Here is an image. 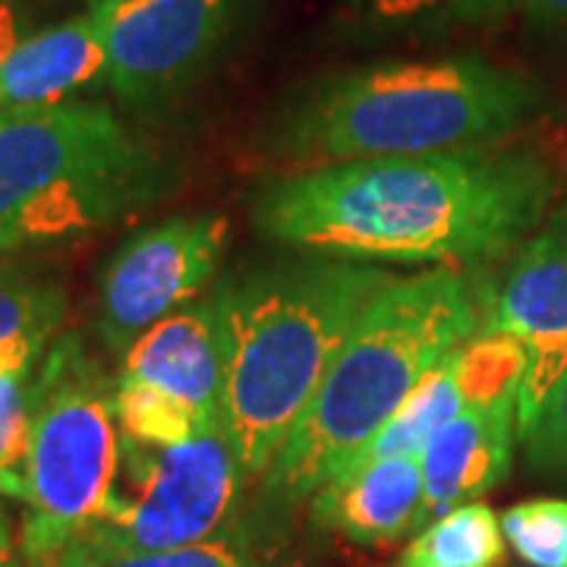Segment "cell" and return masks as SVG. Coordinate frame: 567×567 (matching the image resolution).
<instances>
[{
  "mask_svg": "<svg viewBox=\"0 0 567 567\" xmlns=\"http://www.w3.org/2000/svg\"><path fill=\"white\" fill-rule=\"evenodd\" d=\"M558 199L555 167L527 145H480L287 171L256 189L271 244L369 265L505 262Z\"/></svg>",
  "mask_w": 567,
  "mask_h": 567,
  "instance_id": "1",
  "label": "cell"
},
{
  "mask_svg": "<svg viewBox=\"0 0 567 567\" xmlns=\"http://www.w3.org/2000/svg\"><path fill=\"white\" fill-rule=\"evenodd\" d=\"M391 278L382 265L300 252L212 293L221 319V429L249 480L262 483L360 312Z\"/></svg>",
  "mask_w": 567,
  "mask_h": 567,
  "instance_id": "2",
  "label": "cell"
},
{
  "mask_svg": "<svg viewBox=\"0 0 567 567\" xmlns=\"http://www.w3.org/2000/svg\"><path fill=\"white\" fill-rule=\"evenodd\" d=\"M480 324L483 281H473L464 268L394 275L360 312L265 473L259 505L284 517L309 502Z\"/></svg>",
  "mask_w": 567,
  "mask_h": 567,
  "instance_id": "3",
  "label": "cell"
},
{
  "mask_svg": "<svg viewBox=\"0 0 567 567\" xmlns=\"http://www.w3.org/2000/svg\"><path fill=\"white\" fill-rule=\"evenodd\" d=\"M539 107L536 82L461 54L312 82L275 123L271 155L300 167L498 145Z\"/></svg>",
  "mask_w": 567,
  "mask_h": 567,
  "instance_id": "4",
  "label": "cell"
},
{
  "mask_svg": "<svg viewBox=\"0 0 567 567\" xmlns=\"http://www.w3.org/2000/svg\"><path fill=\"white\" fill-rule=\"evenodd\" d=\"M158 152L104 104L0 114V252L80 240L148 205Z\"/></svg>",
  "mask_w": 567,
  "mask_h": 567,
  "instance_id": "5",
  "label": "cell"
},
{
  "mask_svg": "<svg viewBox=\"0 0 567 567\" xmlns=\"http://www.w3.org/2000/svg\"><path fill=\"white\" fill-rule=\"evenodd\" d=\"M121 466L114 379L76 331L61 334L32 372L29 502L20 551L54 567L107 507Z\"/></svg>",
  "mask_w": 567,
  "mask_h": 567,
  "instance_id": "6",
  "label": "cell"
},
{
  "mask_svg": "<svg viewBox=\"0 0 567 567\" xmlns=\"http://www.w3.org/2000/svg\"><path fill=\"white\" fill-rule=\"evenodd\" d=\"M249 483L221 425L171 447L121 432L107 507L54 567H114L205 543L244 517Z\"/></svg>",
  "mask_w": 567,
  "mask_h": 567,
  "instance_id": "7",
  "label": "cell"
},
{
  "mask_svg": "<svg viewBox=\"0 0 567 567\" xmlns=\"http://www.w3.org/2000/svg\"><path fill=\"white\" fill-rule=\"evenodd\" d=\"M227 234L224 215L193 212L148 224L117 246L95 297L102 344L123 357L148 328L193 303L221 268Z\"/></svg>",
  "mask_w": 567,
  "mask_h": 567,
  "instance_id": "8",
  "label": "cell"
},
{
  "mask_svg": "<svg viewBox=\"0 0 567 567\" xmlns=\"http://www.w3.org/2000/svg\"><path fill=\"white\" fill-rule=\"evenodd\" d=\"M240 0H95L107 85L126 107L177 102L218 51Z\"/></svg>",
  "mask_w": 567,
  "mask_h": 567,
  "instance_id": "9",
  "label": "cell"
},
{
  "mask_svg": "<svg viewBox=\"0 0 567 567\" xmlns=\"http://www.w3.org/2000/svg\"><path fill=\"white\" fill-rule=\"evenodd\" d=\"M480 331L527 344L529 363L517 398V435L567 372V199L555 203L502 265L483 281Z\"/></svg>",
  "mask_w": 567,
  "mask_h": 567,
  "instance_id": "10",
  "label": "cell"
},
{
  "mask_svg": "<svg viewBox=\"0 0 567 567\" xmlns=\"http://www.w3.org/2000/svg\"><path fill=\"white\" fill-rule=\"evenodd\" d=\"M117 379L145 388L203 432L221 425L224 353L215 297L193 300L148 328L121 357Z\"/></svg>",
  "mask_w": 567,
  "mask_h": 567,
  "instance_id": "11",
  "label": "cell"
},
{
  "mask_svg": "<svg viewBox=\"0 0 567 567\" xmlns=\"http://www.w3.org/2000/svg\"><path fill=\"white\" fill-rule=\"evenodd\" d=\"M517 439V398L466 404L420 451L423 511L420 529L454 507L483 502L505 483Z\"/></svg>",
  "mask_w": 567,
  "mask_h": 567,
  "instance_id": "12",
  "label": "cell"
},
{
  "mask_svg": "<svg viewBox=\"0 0 567 567\" xmlns=\"http://www.w3.org/2000/svg\"><path fill=\"white\" fill-rule=\"evenodd\" d=\"M423 464L420 454L388 457L328 480L309 498L316 527L353 546H385L420 529Z\"/></svg>",
  "mask_w": 567,
  "mask_h": 567,
  "instance_id": "13",
  "label": "cell"
},
{
  "mask_svg": "<svg viewBox=\"0 0 567 567\" xmlns=\"http://www.w3.org/2000/svg\"><path fill=\"white\" fill-rule=\"evenodd\" d=\"M107 82V48L99 17L44 25L0 63V114L70 102L82 89Z\"/></svg>",
  "mask_w": 567,
  "mask_h": 567,
  "instance_id": "14",
  "label": "cell"
},
{
  "mask_svg": "<svg viewBox=\"0 0 567 567\" xmlns=\"http://www.w3.org/2000/svg\"><path fill=\"white\" fill-rule=\"evenodd\" d=\"M464 406L466 394L464 382H461V347H457L447 360H442V365L425 379L423 385L406 398L401 410L375 435H369L363 445L357 447L328 480L353 473V470L375 464V461L420 454L425 442L435 435V429H442Z\"/></svg>",
  "mask_w": 567,
  "mask_h": 567,
  "instance_id": "15",
  "label": "cell"
},
{
  "mask_svg": "<svg viewBox=\"0 0 567 567\" xmlns=\"http://www.w3.org/2000/svg\"><path fill=\"white\" fill-rule=\"evenodd\" d=\"M66 293L54 278L25 265L0 262V357L39 365L44 350L61 338Z\"/></svg>",
  "mask_w": 567,
  "mask_h": 567,
  "instance_id": "16",
  "label": "cell"
},
{
  "mask_svg": "<svg viewBox=\"0 0 567 567\" xmlns=\"http://www.w3.org/2000/svg\"><path fill=\"white\" fill-rule=\"evenodd\" d=\"M505 561L502 517L486 502H470L416 529L391 567H502Z\"/></svg>",
  "mask_w": 567,
  "mask_h": 567,
  "instance_id": "17",
  "label": "cell"
},
{
  "mask_svg": "<svg viewBox=\"0 0 567 567\" xmlns=\"http://www.w3.org/2000/svg\"><path fill=\"white\" fill-rule=\"evenodd\" d=\"M278 529L281 514L259 505L256 511H246L234 527L205 543L145 555L114 567H281Z\"/></svg>",
  "mask_w": 567,
  "mask_h": 567,
  "instance_id": "18",
  "label": "cell"
},
{
  "mask_svg": "<svg viewBox=\"0 0 567 567\" xmlns=\"http://www.w3.org/2000/svg\"><path fill=\"white\" fill-rule=\"evenodd\" d=\"M32 372L0 369V498L29 502L32 451Z\"/></svg>",
  "mask_w": 567,
  "mask_h": 567,
  "instance_id": "19",
  "label": "cell"
},
{
  "mask_svg": "<svg viewBox=\"0 0 567 567\" xmlns=\"http://www.w3.org/2000/svg\"><path fill=\"white\" fill-rule=\"evenodd\" d=\"M529 353L511 334L476 331L461 347V382L466 404H492L498 398H520Z\"/></svg>",
  "mask_w": 567,
  "mask_h": 567,
  "instance_id": "20",
  "label": "cell"
},
{
  "mask_svg": "<svg viewBox=\"0 0 567 567\" xmlns=\"http://www.w3.org/2000/svg\"><path fill=\"white\" fill-rule=\"evenodd\" d=\"M507 548L527 567H567V498H527L502 514Z\"/></svg>",
  "mask_w": 567,
  "mask_h": 567,
  "instance_id": "21",
  "label": "cell"
},
{
  "mask_svg": "<svg viewBox=\"0 0 567 567\" xmlns=\"http://www.w3.org/2000/svg\"><path fill=\"white\" fill-rule=\"evenodd\" d=\"M382 29H442L505 13L511 0H353Z\"/></svg>",
  "mask_w": 567,
  "mask_h": 567,
  "instance_id": "22",
  "label": "cell"
},
{
  "mask_svg": "<svg viewBox=\"0 0 567 567\" xmlns=\"http://www.w3.org/2000/svg\"><path fill=\"white\" fill-rule=\"evenodd\" d=\"M520 445L533 473L567 486V372L548 391L543 406L520 429Z\"/></svg>",
  "mask_w": 567,
  "mask_h": 567,
  "instance_id": "23",
  "label": "cell"
},
{
  "mask_svg": "<svg viewBox=\"0 0 567 567\" xmlns=\"http://www.w3.org/2000/svg\"><path fill=\"white\" fill-rule=\"evenodd\" d=\"M41 0H0V63L39 32Z\"/></svg>",
  "mask_w": 567,
  "mask_h": 567,
  "instance_id": "24",
  "label": "cell"
},
{
  "mask_svg": "<svg viewBox=\"0 0 567 567\" xmlns=\"http://www.w3.org/2000/svg\"><path fill=\"white\" fill-rule=\"evenodd\" d=\"M517 3L529 20L536 22H567V0H511Z\"/></svg>",
  "mask_w": 567,
  "mask_h": 567,
  "instance_id": "25",
  "label": "cell"
},
{
  "mask_svg": "<svg viewBox=\"0 0 567 567\" xmlns=\"http://www.w3.org/2000/svg\"><path fill=\"white\" fill-rule=\"evenodd\" d=\"M22 551L17 548L13 529L7 524V514L0 511V567H22Z\"/></svg>",
  "mask_w": 567,
  "mask_h": 567,
  "instance_id": "26",
  "label": "cell"
},
{
  "mask_svg": "<svg viewBox=\"0 0 567 567\" xmlns=\"http://www.w3.org/2000/svg\"><path fill=\"white\" fill-rule=\"evenodd\" d=\"M0 369H35V365H22V363H13V360H7V357H0Z\"/></svg>",
  "mask_w": 567,
  "mask_h": 567,
  "instance_id": "27",
  "label": "cell"
}]
</instances>
